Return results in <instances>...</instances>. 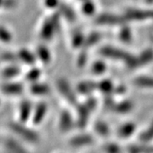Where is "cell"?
<instances>
[{"mask_svg": "<svg viewBox=\"0 0 153 153\" xmlns=\"http://www.w3.org/2000/svg\"><path fill=\"white\" fill-rule=\"evenodd\" d=\"M4 147L7 153H29L20 141L13 138H7L4 141Z\"/></svg>", "mask_w": 153, "mask_h": 153, "instance_id": "obj_16", "label": "cell"}, {"mask_svg": "<svg viewBox=\"0 0 153 153\" xmlns=\"http://www.w3.org/2000/svg\"><path fill=\"white\" fill-rule=\"evenodd\" d=\"M44 5L48 10H55L60 8V0H44Z\"/></svg>", "mask_w": 153, "mask_h": 153, "instance_id": "obj_37", "label": "cell"}, {"mask_svg": "<svg viewBox=\"0 0 153 153\" xmlns=\"http://www.w3.org/2000/svg\"><path fill=\"white\" fill-rule=\"evenodd\" d=\"M125 20L128 21H146L148 19L153 20V10H142L138 9H129L125 12Z\"/></svg>", "mask_w": 153, "mask_h": 153, "instance_id": "obj_10", "label": "cell"}, {"mask_svg": "<svg viewBox=\"0 0 153 153\" xmlns=\"http://www.w3.org/2000/svg\"><path fill=\"white\" fill-rule=\"evenodd\" d=\"M28 90L30 94L34 96H45L49 94L51 92V88L49 85L41 81L30 83Z\"/></svg>", "mask_w": 153, "mask_h": 153, "instance_id": "obj_15", "label": "cell"}, {"mask_svg": "<svg viewBox=\"0 0 153 153\" xmlns=\"http://www.w3.org/2000/svg\"><path fill=\"white\" fill-rule=\"evenodd\" d=\"M24 82L19 80L4 81L0 85V93L8 97H17L25 92Z\"/></svg>", "mask_w": 153, "mask_h": 153, "instance_id": "obj_3", "label": "cell"}, {"mask_svg": "<svg viewBox=\"0 0 153 153\" xmlns=\"http://www.w3.org/2000/svg\"><path fill=\"white\" fill-rule=\"evenodd\" d=\"M17 58L20 65L27 66H33L38 62L35 52L26 47H22L16 50Z\"/></svg>", "mask_w": 153, "mask_h": 153, "instance_id": "obj_5", "label": "cell"}, {"mask_svg": "<svg viewBox=\"0 0 153 153\" xmlns=\"http://www.w3.org/2000/svg\"><path fill=\"white\" fill-rule=\"evenodd\" d=\"M81 1H83V2H85V1H88V0H81Z\"/></svg>", "mask_w": 153, "mask_h": 153, "instance_id": "obj_43", "label": "cell"}, {"mask_svg": "<svg viewBox=\"0 0 153 153\" xmlns=\"http://www.w3.org/2000/svg\"><path fill=\"white\" fill-rule=\"evenodd\" d=\"M86 60H87V55H86V54H82L79 56V58H78V65L80 66H83L84 64H85V62H86Z\"/></svg>", "mask_w": 153, "mask_h": 153, "instance_id": "obj_40", "label": "cell"}, {"mask_svg": "<svg viewBox=\"0 0 153 153\" xmlns=\"http://www.w3.org/2000/svg\"><path fill=\"white\" fill-rule=\"evenodd\" d=\"M135 130H136V124L132 122H128L122 124L118 128L117 135L122 139H127L128 137L132 136Z\"/></svg>", "mask_w": 153, "mask_h": 153, "instance_id": "obj_19", "label": "cell"}, {"mask_svg": "<svg viewBox=\"0 0 153 153\" xmlns=\"http://www.w3.org/2000/svg\"><path fill=\"white\" fill-rule=\"evenodd\" d=\"M137 58L140 66H145L148 63H151L152 61H153V50L151 49H146L140 55H138Z\"/></svg>", "mask_w": 153, "mask_h": 153, "instance_id": "obj_26", "label": "cell"}, {"mask_svg": "<svg viewBox=\"0 0 153 153\" xmlns=\"http://www.w3.org/2000/svg\"><path fill=\"white\" fill-rule=\"evenodd\" d=\"M94 142L92 135L88 134H81L71 137L69 140V145L72 147H82L85 146H89Z\"/></svg>", "mask_w": 153, "mask_h": 153, "instance_id": "obj_17", "label": "cell"}, {"mask_svg": "<svg viewBox=\"0 0 153 153\" xmlns=\"http://www.w3.org/2000/svg\"><path fill=\"white\" fill-rule=\"evenodd\" d=\"M42 74H43L42 70L35 65V66H29L27 71H25L22 76H23L25 82H28L30 84V83L40 81Z\"/></svg>", "mask_w": 153, "mask_h": 153, "instance_id": "obj_18", "label": "cell"}, {"mask_svg": "<svg viewBox=\"0 0 153 153\" xmlns=\"http://www.w3.org/2000/svg\"><path fill=\"white\" fill-rule=\"evenodd\" d=\"M85 37L83 36V34L81 32L77 31L72 35L71 38V44L74 48H79L82 45H84L85 42Z\"/></svg>", "mask_w": 153, "mask_h": 153, "instance_id": "obj_31", "label": "cell"}, {"mask_svg": "<svg viewBox=\"0 0 153 153\" xmlns=\"http://www.w3.org/2000/svg\"><path fill=\"white\" fill-rule=\"evenodd\" d=\"M56 87L59 93L63 96L67 102L71 105H75L77 103V100L75 93L73 92L72 88L70 86V83L65 78H60L56 82Z\"/></svg>", "mask_w": 153, "mask_h": 153, "instance_id": "obj_4", "label": "cell"}, {"mask_svg": "<svg viewBox=\"0 0 153 153\" xmlns=\"http://www.w3.org/2000/svg\"><path fill=\"white\" fill-rule=\"evenodd\" d=\"M34 106L32 102L28 100H23L18 106V121L27 123L32 119Z\"/></svg>", "mask_w": 153, "mask_h": 153, "instance_id": "obj_8", "label": "cell"}, {"mask_svg": "<svg viewBox=\"0 0 153 153\" xmlns=\"http://www.w3.org/2000/svg\"><path fill=\"white\" fill-rule=\"evenodd\" d=\"M97 88V83L92 81H83L79 82L76 86L77 92L81 94H89Z\"/></svg>", "mask_w": 153, "mask_h": 153, "instance_id": "obj_23", "label": "cell"}, {"mask_svg": "<svg viewBox=\"0 0 153 153\" xmlns=\"http://www.w3.org/2000/svg\"><path fill=\"white\" fill-rule=\"evenodd\" d=\"M134 107V103L130 100H123L119 103H116L111 111L117 114H128L133 111Z\"/></svg>", "mask_w": 153, "mask_h": 153, "instance_id": "obj_20", "label": "cell"}, {"mask_svg": "<svg viewBox=\"0 0 153 153\" xmlns=\"http://www.w3.org/2000/svg\"><path fill=\"white\" fill-rule=\"evenodd\" d=\"M97 88L101 92L106 95H110L114 91V85L111 80L105 79L97 83Z\"/></svg>", "mask_w": 153, "mask_h": 153, "instance_id": "obj_25", "label": "cell"}, {"mask_svg": "<svg viewBox=\"0 0 153 153\" xmlns=\"http://www.w3.org/2000/svg\"><path fill=\"white\" fill-rule=\"evenodd\" d=\"M105 153H122L121 147L116 143H108L104 146Z\"/></svg>", "mask_w": 153, "mask_h": 153, "instance_id": "obj_36", "label": "cell"}, {"mask_svg": "<svg viewBox=\"0 0 153 153\" xmlns=\"http://www.w3.org/2000/svg\"><path fill=\"white\" fill-rule=\"evenodd\" d=\"M134 82V85L139 88H153V76H139Z\"/></svg>", "mask_w": 153, "mask_h": 153, "instance_id": "obj_27", "label": "cell"}, {"mask_svg": "<svg viewBox=\"0 0 153 153\" xmlns=\"http://www.w3.org/2000/svg\"><path fill=\"white\" fill-rule=\"evenodd\" d=\"M60 13H55L50 16L46 17L41 23V26L38 31V36L44 42L51 41L58 28L60 27Z\"/></svg>", "mask_w": 153, "mask_h": 153, "instance_id": "obj_1", "label": "cell"}, {"mask_svg": "<svg viewBox=\"0 0 153 153\" xmlns=\"http://www.w3.org/2000/svg\"><path fill=\"white\" fill-rule=\"evenodd\" d=\"M92 111L87 106V105L83 103L82 105H78L76 106V124L78 128L84 129L88 124L89 119V116Z\"/></svg>", "mask_w": 153, "mask_h": 153, "instance_id": "obj_9", "label": "cell"}, {"mask_svg": "<svg viewBox=\"0 0 153 153\" xmlns=\"http://www.w3.org/2000/svg\"><path fill=\"white\" fill-rule=\"evenodd\" d=\"M126 89L124 86H117L114 88V92L117 94H123L125 93Z\"/></svg>", "mask_w": 153, "mask_h": 153, "instance_id": "obj_41", "label": "cell"}, {"mask_svg": "<svg viewBox=\"0 0 153 153\" xmlns=\"http://www.w3.org/2000/svg\"><path fill=\"white\" fill-rule=\"evenodd\" d=\"M23 75L22 68L20 64L4 65L0 71V76L4 80H16Z\"/></svg>", "mask_w": 153, "mask_h": 153, "instance_id": "obj_6", "label": "cell"}, {"mask_svg": "<svg viewBox=\"0 0 153 153\" xmlns=\"http://www.w3.org/2000/svg\"><path fill=\"white\" fill-rule=\"evenodd\" d=\"M73 127L74 120L71 113L66 110L62 111L59 117V128L60 131L66 133L67 131H70Z\"/></svg>", "mask_w": 153, "mask_h": 153, "instance_id": "obj_14", "label": "cell"}, {"mask_svg": "<svg viewBox=\"0 0 153 153\" xmlns=\"http://www.w3.org/2000/svg\"><path fill=\"white\" fill-rule=\"evenodd\" d=\"M119 39L124 43H128L132 39V32L130 28L128 27H122L119 33Z\"/></svg>", "mask_w": 153, "mask_h": 153, "instance_id": "obj_34", "label": "cell"}, {"mask_svg": "<svg viewBox=\"0 0 153 153\" xmlns=\"http://www.w3.org/2000/svg\"><path fill=\"white\" fill-rule=\"evenodd\" d=\"M101 38V35L98 33H92L89 34V36L88 38H85V42H84V47L89 48L91 46H93L95 44H97Z\"/></svg>", "mask_w": 153, "mask_h": 153, "instance_id": "obj_32", "label": "cell"}, {"mask_svg": "<svg viewBox=\"0 0 153 153\" xmlns=\"http://www.w3.org/2000/svg\"><path fill=\"white\" fill-rule=\"evenodd\" d=\"M126 21L124 16H119L114 14H109V13H104L100 14L96 17L95 22L99 25L102 26H115L123 24V22Z\"/></svg>", "mask_w": 153, "mask_h": 153, "instance_id": "obj_11", "label": "cell"}, {"mask_svg": "<svg viewBox=\"0 0 153 153\" xmlns=\"http://www.w3.org/2000/svg\"><path fill=\"white\" fill-rule=\"evenodd\" d=\"M149 1H152V0H149Z\"/></svg>", "mask_w": 153, "mask_h": 153, "instance_id": "obj_45", "label": "cell"}, {"mask_svg": "<svg viewBox=\"0 0 153 153\" xmlns=\"http://www.w3.org/2000/svg\"><path fill=\"white\" fill-rule=\"evenodd\" d=\"M85 104L87 105L88 107L93 112L95 110V108H96V106H97V100L94 98H93V97H91V98L88 99L87 101L85 102Z\"/></svg>", "mask_w": 153, "mask_h": 153, "instance_id": "obj_39", "label": "cell"}, {"mask_svg": "<svg viewBox=\"0 0 153 153\" xmlns=\"http://www.w3.org/2000/svg\"><path fill=\"white\" fill-rule=\"evenodd\" d=\"M14 40V33L5 25L0 24V44H11Z\"/></svg>", "mask_w": 153, "mask_h": 153, "instance_id": "obj_22", "label": "cell"}, {"mask_svg": "<svg viewBox=\"0 0 153 153\" xmlns=\"http://www.w3.org/2000/svg\"><path fill=\"white\" fill-rule=\"evenodd\" d=\"M37 60L43 65H49L52 60V55L49 47L45 44H38L34 50Z\"/></svg>", "mask_w": 153, "mask_h": 153, "instance_id": "obj_13", "label": "cell"}, {"mask_svg": "<svg viewBox=\"0 0 153 153\" xmlns=\"http://www.w3.org/2000/svg\"><path fill=\"white\" fill-rule=\"evenodd\" d=\"M48 111V105L44 102L38 103L34 108H33V116H32V123L34 125L38 126L44 122V118L47 115Z\"/></svg>", "mask_w": 153, "mask_h": 153, "instance_id": "obj_12", "label": "cell"}, {"mask_svg": "<svg viewBox=\"0 0 153 153\" xmlns=\"http://www.w3.org/2000/svg\"><path fill=\"white\" fill-rule=\"evenodd\" d=\"M0 62L3 65H10V64H19L17 58L16 51L5 50L0 54Z\"/></svg>", "mask_w": 153, "mask_h": 153, "instance_id": "obj_21", "label": "cell"}, {"mask_svg": "<svg viewBox=\"0 0 153 153\" xmlns=\"http://www.w3.org/2000/svg\"><path fill=\"white\" fill-rule=\"evenodd\" d=\"M4 4H5V0H0V10H4Z\"/></svg>", "mask_w": 153, "mask_h": 153, "instance_id": "obj_42", "label": "cell"}, {"mask_svg": "<svg viewBox=\"0 0 153 153\" xmlns=\"http://www.w3.org/2000/svg\"><path fill=\"white\" fill-rule=\"evenodd\" d=\"M100 54L105 56V57H108L110 59L124 61L125 64L128 62V60L130 59L132 55L125 52L124 50H122V49H117V48H114V47H111V46L102 48L100 49Z\"/></svg>", "mask_w": 153, "mask_h": 153, "instance_id": "obj_7", "label": "cell"}, {"mask_svg": "<svg viewBox=\"0 0 153 153\" xmlns=\"http://www.w3.org/2000/svg\"><path fill=\"white\" fill-rule=\"evenodd\" d=\"M95 10H96V6L91 0L85 1L82 6V12L87 16H92L95 12Z\"/></svg>", "mask_w": 153, "mask_h": 153, "instance_id": "obj_33", "label": "cell"}, {"mask_svg": "<svg viewBox=\"0 0 153 153\" xmlns=\"http://www.w3.org/2000/svg\"><path fill=\"white\" fill-rule=\"evenodd\" d=\"M60 16L64 17L66 20L69 22H73L76 19V14L73 11L70 6L66 4H60Z\"/></svg>", "mask_w": 153, "mask_h": 153, "instance_id": "obj_28", "label": "cell"}, {"mask_svg": "<svg viewBox=\"0 0 153 153\" xmlns=\"http://www.w3.org/2000/svg\"><path fill=\"white\" fill-rule=\"evenodd\" d=\"M94 129L96 132V134L102 137H106L110 134V126L104 122V121H96L94 123Z\"/></svg>", "mask_w": 153, "mask_h": 153, "instance_id": "obj_24", "label": "cell"}, {"mask_svg": "<svg viewBox=\"0 0 153 153\" xmlns=\"http://www.w3.org/2000/svg\"><path fill=\"white\" fill-rule=\"evenodd\" d=\"M8 127L16 136L31 144H37L40 140V136L33 128L26 125V123L19 121H11L8 123Z\"/></svg>", "mask_w": 153, "mask_h": 153, "instance_id": "obj_2", "label": "cell"}, {"mask_svg": "<svg viewBox=\"0 0 153 153\" xmlns=\"http://www.w3.org/2000/svg\"><path fill=\"white\" fill-rule=\"evenodd\" d=\"M153 140V120L147 128L140 135V140L142 143H148Z\"/></svg>", "mask_w": 153, "mask_h": 153, "instance_id": "obj_30", "label": "cell"}, {"mask_svg": "<svg viewBox=\"0 0 153 153\" xmlns=\"http://www.w3.org/2000/svg\"><path fill=\"white\" fill-rule=\"evenodd\" d=\"M0 105H1V99H0Z\"/></svg>", "mask_w": 153, "mask_h": 153, "instance_id": "obj_44", "label": "cell"}, {"mask_svg": "<svg viewBox=\"0 0 153 153\" xmlns=\"http://www.w3.org/2000/svg\"><path fill=\"white\" fill-rule=\"evenodd\" d=\"M18 5L17 0H5L4 10H14Z\"/></svg>", "mask_w": 153, "mask_h": 153, "instance_id": "obj_38", "label": "cell"}, {"mask_svg": "<svg viewBox=\"0 0 153 153\" xmlns=\"http://www.w3.org/2000/svg\"><path fill=\"white\" fill-rule=\"evenodd\" d=\"M128 153H153V146L144 145H132L128 148Z\"/></svg>", "mask_w": 153, "mask_h": 153, "instance_id": "obj_29", "label": "cell"}, {"mask_svg": "<svg viewBox=\"0 0 153 153\" xmlns=\"http://www.w3.org/2000/svg\"><path fill=\"white\" fill-rule=\"evenodd\" d=\"M105 69H106L105 64L104 62L100 61V60L99 61H95L92 65V68H91V70H92L94 73L97 74V75L104 73L105 71Z\"/></svg>", "mask_w": 153, "mask_h": 153, "instance_id": "obj_35", "label": "cell"}]
</instances>
